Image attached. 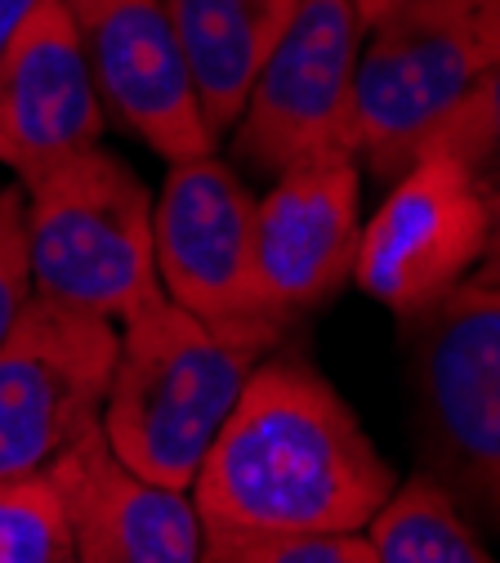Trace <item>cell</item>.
Returning <instances> with one entry per match:
<instances>
[{
    "mask_svg": "<svg viewBox=\"0 0 500 563\" xmlns=\"http://www.w3.org/2000/svg\"><path fill=\"white\" fill-rule=\"evenodd\" d=\"M166 5L201 99V117L220 139L237 125L259 67L291 27L300 0H166Z\"/></svg>",
    "mask_w": 500,
    "mask_h": 563,
    "instance_id": "cell-14",
    "label": "cell"
},
{
    "mask_svg": "<svg viewBox=\"0 0 500 563\" xmlns=\"http://www.w3.org/2000/svg\"><path fill=\"white\" fill-rule=\"evenodd\" d=\"M465 287H482V291H500V192L487 201V246L478 268L469 273Z\"/></svg>",
    "mask_w": 500,
    "mask_h": 563,
    "instance_id": "cell-20",
    "label": "cell"
},
{
    "mask_svg": "<svg viewBox=\"0 0 500 563\" xmlns=\"http://www.w3.org/2000/svg\"><path fill=\"white\" fill-rule=\"evenodd\" d=\"M49 478L63 497L77 563H201L205 528L192 492L148 483L116 461L103 430L71 443Z\"/></svg>",
    "mask_w": 500,
    "mask_h": 563,
    "instance_id": "cell-13",
    "label": "cell"
},
{
    "mask_svg": "<svg viewBox=\"0 0 500 563\" xmlns=\"http://www.w3.org/2000/svg\"><path fill=\"white\" fill-rule=\"evenodd\" d=\"M157 277L166 300L214 331L281 344L286 322L268 309L255 273V197L214 153L170 162L153 201Z\"/></svg>",
    "mask_w": 500,
    "mask_h": 563,
    "instance_id": "cell-6",
    "label": "cell"
},
{
    "mask_svg": "<svg viewBox=\"0 0 500 563\" xmlns=\"http://www.w3.org/2000/svg\"><path fill=\"white\" fill-rule=\"evenodd\" d=\"M363 36L353 0H300L233 125V148L246 166L281 175L322 153H348V99Z\"/></svg>",
    "mask_w": 500,
    "mask_h": 563,
    "instance_id": "cell-9",
    "label": "cell"
},
{
    "mask_svg": "<svg viewBox=\"0 0 500 563\" xmlns=\"http://www.w3.org/2000/svg\"><path fill=\"white\" fill-rule=\"evenodd\" d=\"M487 246V197L438 153L415 157L357 238L353 282L393 318H415L465 287Z\"/></svg>",
    "mask_w": 500,
    "mask_h": 563,
    "instance_id": "cell-8",
    "label": "cell"
},
{
    "mask_svg": "<svg viewBox=\"0 0 500 563\" xmlns=\"http://www.w3.org/2000/svg\"><path fill=\"white\" fill-rule=\"evenodd\" d=\"M424 153L452 157L487 201L500 192V73H491L465 103L443 117V125L424 139L420 157Z\"/></svg>",
    "mask_w": 500,
    "mask_h": 563,
    "instance_id": "cell-17",
    "label": "cell"
},
{
    "mask_svg": "<svg viewBox=\"0 0 500 563\" xmlns=\"http://www.w3.org/2000/svg\"><path fill=\"white\" fill-rule=\"evenodd\" d=\"M36 5H41V0H0V58H5V49H10L19 23H23Z\"/></svg>",
    "mask_w": 500,
    "mask_h": 563,
    "instance_id": "cell-21",
    "label": "cell"
},
{
    "mask_svg": "<svg viewBox=\"0 0 500 563\" xmlns=\"http://www.w3.org/2000/svg\"><path fill=\"white\" fill-rule=\"evenodd\" d=\"M103 121L108 112L71 10L63 0H41L0 58V166L27 184L95 148Z\"/></svg>",
    "mask_w": 500,
    "mask_h": 563,
    "instance_id": "cell-12",
    "label": "cell"
},
{
    "mask_svg": "<svg viewBox=\"0 0 500 563\" xmlns=\"http://www.w3.org/2000/svg\"><path fill=\"white\" fill-rule=\"evenodd\" d=\"M19 188L27 197L36 296L108 322H125L166 296L157 277L153 192L116 153L95 144Z\"/></svg>",
    "mask_w": 500,
    "mask_h": 563,
    "instance_id": "cell-4",
    "label": "cell"
},
{
    "mask_svg": "<svg viewBox=\"0 0 500 563\" xmlns=\"http://www.w3.org/2000/svg\"><path fill=\"white\" fill-rule=\"evenodd\" d=\"M273 179L255 201V273L268 309L291 327L348 287L363 238V166L348 153H322Z\"/></svg>",
    "mask_w": 500,
    "mask_h": 563,
    "instance_id": "cell-11",
    "label": "cell"
},
{
    "mask_svg": "<svg viewBox=\"0 0 500 563\" xmlns=\"http://www.w3.org/2000/svg\"><path fill=\"white\" fill-rule=\"evenodd\" d=\"M398 487L340 389L296 354H268L214 434L192 506L224 532H367Z\"/></svg>",
    "mask_w": 500,
    "mask_h": 563,
    "instance_id": "cell-1",
    "label": "cell"
},
{
    "mask_svg": "<svg viewBox=\"0 0 500 563\" xmlns=\"http://www.w3.org/2000/svg\"><path fill=\"white\" fill-rule=\"evenodd\" d=\"M0 563H77L67 510L49 470L0 478Z\"/></svg>",
    "mask_w": 500,
    "mask_h": 563,
    "instance_id": "cell-16",
    "label": "cell"
},
{
    "mask_svg": "<svg viewBox=\"0 0 500 563\" xmlns=\"http://www.w3.org/2000/svg\"><path fill=\"white\" fill-rule=\"evenodd\" d=\"M81 32L103 112L166 162L205 157L214 134L166 0H63Z\"/></svg>",
    "mask_w": 500,
    "mask_h": 563,
    "instance_id": "cell-10",
    "label": "cell"
},
{
    "mask_svg": "<svg viewBox=\"0 0 500 563\" xmlns=\"http://www.w3.org/2000/svg\"><path fill=\"white\" fill-rule=\"evenodd\" d=\"M491 73H500V0H411L367 27L357 49L348 153L393 184Z\"/></svg>",
    "mask_w": 500,
    "mask_h": 563,
    "instance_id": "cell-3",
    "label": "cell"
},
{
    "mask_svg": "<svg viewBox=\"0 0 500 563\" xmlns=\"http://www.w3.org/2000/svg\"><path fill=\"white\" fill-rule=\"evenodd\" d=\"M121 331L108 318L32 296L0 340V478L45 474L99 430Z\"/></svg>",
    "mask_w": 500,
    "mask_h": 563,
    "instance_id": "cell-7",
    "label": "cell"
},
{
    "mask_svg": "<svg viewBox=\"0 0 500 563\" xmlns=\"http://www.w3.org/2000/svg\"><path fill=\"white\" fill-rule=\"evenodd\" d=\"M402 5H411V0H353V10H357V23H363V32L376 27L380 19H389V14L402 10Z\"/></svg>",
    "mask_w": 500,
    "mask_h": 563,
    "instance_id": "cell-22",
    "label": "cell"
},
{
    "mask_svg": "<svg viewBox=\"0 0 500 563\" xmlns=\"http://www.w3.org/2000/svg\"><path fill=\"white\" fill-rule=\"evenodd\" d=\"M407 358L424 474L500 541V291L456 287L407 318Z\"/></svg>",
    "mask_w": 500,
    "mask_h": 563,
    "instance_id": "cell-5",
    "label": "cell"
},
{
    "mask_svg": "<svg viewBox=\"0 0 500 563\" xmlns=\"http://www.w3.org/2000/svg\"><path fill=\"white\" fill-rule=\"evenodd\" d=\"M367 541L380 563H496L452 492L429 474L393 487L385 510L367 523Z\"/></svg>",
    "mask_w": 500,
    "mask_h": 563,
    "instance_id": "cell-15",
    "label": "cell"
},
{
    "mask_svg": "<svg viewBox=\"0 0 500 563\" xmlns=\"http://www.w3.org/2000/svg\"><path fill=\"white\" fill-rule=\"evenodd\" d=\"M32 296L36 287L27 251V197L19 184H5L0 188V340L10 335Z\"/></svg>",
    "mask_w": 500,
    "mask_h": 563,
    "instance_id": "cell-19",
    "label": "cell"
},
{
    "mask_svg": "<svg viewBox=\"0 0 500 563\" xmlns=\"http://www.w3.org/2000/svg\"><path fill=\"white\" fill-rule=\"evenodd\" d=\"M201 563H380L367 532H224L205 528Z\"/></svg>",
    "mask_w": 500,
    "mask_h": 563,
    "instance_id": "cell-18",
    "label": "cell"
},
{
    "mask_svg": "<svg viewBox=\"0 0 500 563\" xmlns=\"http://www.w3.org/2000/svg\"><path fill=\"white\" fill-rule=\"evenodd\" d=\"M99 430L121 465L188 492L214 434L242 398L268 344L214 331L175 300H153L121 327Z\"/></svg>",
    "mask_w": 500,
    "mask_h": 563,
    "instance_id": "cell-2",
    "label": "cell"
}]
</instances>
